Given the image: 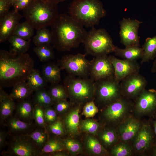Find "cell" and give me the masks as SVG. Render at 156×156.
Segmentation results:
<instances>
[{
  "instance_id": "53",
  "label": "cell",
  "mask_w": 156,
  "mask_h": 156,
  "mask_svg": "<svg viewBox=\"0 0 156 156\" xmlns=\"http://www.w3.org/2000/svg\"><path fill=\"white\" fill-rule=\"evenodd\" d=\"M153 155L154 156H156V145L154 146L153 151Z\"/></svg>"
},
{
  "instance_id": "28",
  "label": "cell",
  "mask_w": 156,
  "mask_h": 156,
  "mask_svg": "<svg viewBox=\"0 0 156 156\" xmlns=\"http://www.w3.org/2000/svg\"><path fill=\"white\" fill-rule=\"evenodd\" d=\"M40 151L47 141L49 133L47 130L37 127L30 133L26 135Z\"/></svg>"
},
{
  "instance_id": "35",
  "label": "cell",
  "mask_w": 156,
  "mask_h": 156,
  "mask_svg": "<svg viewBox=\"0 0 156 156\" xmlns=\"http://www.w3.org/2000/svg\"><path fill=\"white\" fill-rule=\"evenodd\" d=\"M34 29L26 21L19 23L16 26L13 35H16L25 40L31 39L34 33Z\"/></svg>"
},
{
  "instance_id": "6",
  "label": "cell",
  "mask_w": 156,
  "mask_h": 156,
  "mask_svg": "<svg viewBox=\"0 0 156 156\" xmlns=\"http://www.w3.org/2000/svg\"><path fill=\"white\" fill-rule=\"evenodd\" d=\"M86 54L95 57L114 52L116 47L110 35L105 29L94 27L88 32L83 43Z\"/></svg>"
},
{
  "instance_id": "26",
  "label": "cell",
  "mask_w": 156,
  "mask_h": 156,
  "mask_svg": "<svg viewBox=\"0 0 156 156\" xmlns=\"http://www.w3.org/2000/svg\"><path fill=\"white\" fill-rule=\"evenodd\" d=\"M114 53L115 55L123 59L137 60L142 58L143 51L142 47L139 46H129L124 49L116 46Z\"/></svg>"
},
{
  "instance_id": "13",
  "label": "cell",
  "mask_w": 156,
  "mask_h": 156,
  "mask_svg": "<svg viewBox=\"0 0 156 156\" xmlns=\"http://www.w3.org/2000/svg\"><path fill=\"white\" fill-rule=\"evenodd\" d=\"M147 83L146 79L139 73L131 75L120 82L122 95L130 100H135L145 89Z\"/></svg>"
},
{
  "instance_id": "17",
  "label": "cell",
  "mask_w": 156,
  "mask_h": 156,
  "mask_svg": "<svg viewBox=\"0 0 156 156\" xmlns=\"http://www.w3.org/2000/svg\"><path fill=\"white\" fill-rule=\"evenodd\" d=\"M153 139V133L150 125L147 122L142 123L133 139V150L140 153L146 152L151 147Z\"/></svg>"
},
{
  "instance_id": "27",
  "label": "cell",
  "mask_w": 156,
  "mask_h": 156,
  "mask_svg": "<svg viewBox=\"0 0 156 156\" xmlns=\"http://www.w3.org/2000/svg\"><path fill=\"white\" fill-rule=\"evenodd\" d=\"M31 40H26L12 35L8 40L10 44L9 51L16 54L25 53L29 48Z\"/></svg>"
},
{
  "instance_id": "54",
  "label": "cell",
  "mask_w": 156,
  "mask_h": 156,
  "mask_svg": "<svg viewBox=\"0 0 156 156\" xmlns=\"http://www.w3.org/2000/svg\"><path fill=\"white\" fill-rule=\"evenodd\" d=\"M9 0L10 1L11 3H12L13 6V3L16 0Z\"/></svg>"
},
{
  "instance_id": "47",
  "label": "cell",
  "mask_w": 156,
  "mask_h": 156,
  "mask_svg": "<svg viewBox=\"0 0 156 156\" xmlns=\"http://www.w3.org/2000/svg\"><path fill=\"white\" fill-rule=\"evenodd\" d=\"M12 5L9 0H0V18L9 12Z\"/></svg>"
},
{
  "instance_id": "37",
  "label": "cell",
  "mask_w": 156,
  "mask_h": 156,
  "mask_svg": "<svg viewBox=\"0 0 156 156\" xmlns=\"http://www.w3.org/2000/svg\"><path fill=\"white\" fill-rule=\"evenodd\" d=\"M133 147L128 142H121L112 147L111 154L114 156H129L133 151Z\"/></svg>"
},
{
  "instance_id": "10",
  "label": "cell",
  "mask_w": 156,
  "mask_h": 156,
  "mask_svg": "<svg viewBox=\"0 0 156 156\" xmlns=\"http://www.w3.org/2000/svg\"><path fill=\"white\" fill-rule=\"evenodd\" d=\"M8 148L2 152L5 156H38L39 151L26 135H11Z\"/></svg>"
},
{
  "instance_id": "4",
  "label": "cell",
  "mask_w": 156,
  "mask_h": 156,
  "mask_svg": "<svg viewBox=\"0 0 156 156\" xmlns=\"http://www.w3.org/2000/svg\"><path fill=\"white\" fill-rule=\"evenodd\" d=\"M23 11L26 21L37 30L50 26L59 14L57 4L45 0H33Z\"/></svg>"
},
{
  "instance_id": "42",
  "label": "cell",
  "mask_w": 156,
  "mask_h": 156,
  "mask_svg": "<svg viewBox=\"0 0 156 156\" xmlns=\"http://www.w3.org/2000/svg\"><path fill=\"white\" fill-rule=\"evenodd\" d=\"M33 118L37 127L47 129L45 121L44 108L38 105H34Z\"/></svg>"
},
{
  "instance_id": "8",
  "label": "cell",
  "mask_w": 156,
  "mask_h": 156,
  "mask_svg": "<svg viewBox=\"0 0 156 156\" xmlns=\"http://www.w3.org/2000/svg\"><path fill=\"white\" fill-rule=\"evenodd\" d=\"M133 105L131 100L122 96L105 107L101 118L106 124L118 125L129 115Z\"/></svg>"
},
{
  "instance_id": "25",
  "label": "cell",
  "mask_w": 156,
  "mask_h": 156,
  "mask_svg": "<svg viewBox=\"0 0 156 156\" xmlns=\"http://www.w3.org/2000/svg\"><path fill=\"white\" fill-rule=\"evenodd\" d=\"M85 147L90 154L96 156L108 154V152L102 145L98 139L93 135L88 134L85 136L83 140Z\"/></svg>"
},
{
  "instance_id": "12",
  "label": "cell",
  "mask_w": 156,
  "mask_h": 156,
  "mask_svg": "<svg viewBox=\"0 0 156 156\" xmlns=\"http://www.w3.org/2000/svg\"><path fill=\"white\" fill-rule=\"evenodd\" d=\"M89 76L94 82L114 77V68L108 56L95 57L90 61Z\"/></svg>"
},
{
  "instance_id": "38",
  "label": "cell",
  "mask_w": 156,
  "mask_h": 156,
  "mask_svg": "<svg viewBox=\"0 0 156 156\" xmlns=\"http://www.w3.org/2000/svg\"><path fill=\"white\" fill-rule=\"evenodd\" d=\"M101 127V125L96 121L87 118L80 122L79 128L82 131L95 135H97Z\"/></svg>"
},
{
  "instance_id": "23",
  "label": "cell",
  "mask_w": 156,
  "mask_h": 156,
  "mask_svg": "<svg viewBox=\"0 0 156 156\" xmlns=\"http://www.w3.org/2000/svg\"><path fill=\"white\" fill-rule=\"evenodd\" d=\"M97 135L99 140L105 148L112 147L120 139L117 129L113 126L101 128Z\"/></svg>"
},
{
  "instance_id": "36",
  "label": "cell",
  "mask_w": 156,
  "mask_h": 156,
  "mask_svg": "<svg viewBox=\"0 0 156 156\" xmlns=\"http://www.w3.org/2000/svg\"><path fill=\"white\" fill-rule=\"evenodd\" d=\"M33 50L40 60L42 62H48L55 58L53 48L51 45L36 46Z\"/></svg>"
},
{
  "instance_id": "11",
  "label": "cell",
  "mask_w": 156,
  "mask_h": 156,
  "mask_svg": "<svg viewBox=\"0 0 156 156\" xmlns=\"http://www.w3.org/2000/svg\"><path fill=\"white\" fill-rule=\"evenodd\" d=\"M142 22L129 18H123L119 22L120 41L125 47H140L138 29Z\"/></svg>"
},
{
  "instance_id": "19",
  "label": "cell",
  "mask_w": 156,
  "mask_h": 156,
  "mask_svg": "<svg viewBox=\"0 0 156 156\" xmlns=\"http://www.w3.org/2000/svg\"><path fill=\"white\" fill-rule=\"evenodd\" d=\"M66 114L61 117L63 121L66 134L72 137L79 135V113L81 105L75 104Z\"/></svg>"
},
{
  "instance_id": "1",
  "label": "cell",
  "mask_w": 156,
  "mask_h": 156,
  "mask_svg": "<svg viewBox=\"0 0 156 156\" xmlns=\"http://www.w3.org/2000/svg\"><path fill=\"white\" fill-rule=\"evenodd\" d=\"M33 60L27 53L16 54L0 51V88L13 86L26 82L34 68Z\"/></svg>"
},
{
  "instance_id": "5",
  "label": "cell",
  "mask_w": 156,
  "mask_h": 156,
  "mask_svg": "<svg viewBox=\"0 0 156 156\" xmlns=\"http://www.w3.org/2000/svg\"><path fill=\"white\" fill-rule=\"evenodd\" d=\"M64 85L67 90L70 101L74 104L82 106L87 102L94 100V82L90 78L69 75L65 77Z\"/></svg>"
},
{
  "instance_id": "40",
  "label": "cell",
  "mask_w": 156,
  "mask_h": 156,
  "mask_svg": "<svg viewBox=\"0 0 156 156\" xmlns=\"http://www.w3.org/2000/svg\"><path fill=\"white\" fill-rule=\"evenodd\" d=\"M62 144L69 154L76 155L82 152L81 144L78 141L71 138L62 139Z\"/></svg>"
},
{
  "instance_id": "3",
  "label": "cell",
  "mask_w": 156,
  "mask_h": 156,
  "mask_svg": "<svg viewBox=\"0 0 156 156\" xmlns=\"http://www.w3.org/2000/svg\"><path fill=\"white\" fill-rule=\"evenodd\" d=\"M68 12L73 18L83 26L91 28L98 25L106 14L100 0H75Z\"/></svg>"
},
{
  "instance_id": "9",
  "label": "cell",
  "mask_w": 156,
  "mask_h": 156,
  "mask_svg": "<svg viewBox=\"0 0 156 156\" xmlns=\"http://www.w3.org/2000/svg\"><path fill=\"white\" fill-rule=\"evenodd\" d=\"M86 54L65 55L57 62L61 69L66 70L69 75L82 78L89 76L90 61L86 57Z\"/></svg>"
},
{
  "instance_id": "15",
  "label": "cell",
  "mask_w": 156,
  "mask_h": 156,
  "mask_svg": "<svg viewBox=\"0 0 156 156\" xmlns=\"http://www.w3.org/2000/svg\"><path fill=\"white\" fill-rule=\"evenodd\" d=\"M108 56L114 68L115 78L119 82L128 76L139 73L140 67L137 60L120 59L114 55Z\"/></svg>"
},
{
  "instance_id": "31",
  "label": "cell",
  "mask_w": 156,
  "mask_h": 156,
  "mask_svg": "<svg viewBox=\"0 0 156 156\" xmlns=\"http://www.w3.org/2000/svg\"><path fill=\"white\" fill-rule=\"evenodd\" d=\"M26 81L33 92L45 88L47 83L42 73L34 68L30 73Z\"/></svg>"
},
{
  "instance_id": "24",
  "label": "cell",
  "mask_w": 156,
  "mask_h": 156,
  "mask_svg": "<svg viewBox=\"0 0 156 156\" xmlns=\"http://www.w3.org/2000/svg\"><path fill=\"white\" fill-rule=\"evenodd\" d=\"M61 70L57 63L48 62L42 65L41 73L47 83L53 85L60 81Z\"/></svg>"
},
{
  "instance_id": "2",
  "label": "cell",
  "mask_w": 156,
  "mask_h": 156,
  "mask_svg": "<svg viewBox=\"0 0 156 156\" xmlns=\"http://www.w3.org/2000/svg\"><path fill=\"white\" fill-rule=\"evenodd\" d=\"M53 47L59 51H69L83 43L87 32L69 15L59 14L50 25Z\"/></svg>"
},
{
  "instance_id": "46",
  "label": "cell",
  "mask_w": 156,
  "mask_h": 156,
  "mask_svg": "<svg viewBox=\"0 0 156 156\" xmlns=\"http://www.w3.org/2000/svg\"><path fill=\"white\" fill-rule=\"evenodd\" d=\"M33 0H16L12 6L14 10L16 12L23 10Z\"/></svg>"
},
{
  "instance_id": "16",
  "label": "cell",
  "mask_w": 156,
  "mask_h": 156,
  "mask_svg": "<svg viewBox=\"0 0 156 156\" xmlns=\"http://www.w3.org/2000/svg\"><path fill=\"white\" fill-rule=\"evenodd\" d=\"M142 124L138 119L129 115L118 124L117 128L121 141L128 143L133 140Z\"/></svg>"
},
{
  "instance_id": "39",
  "label": "cell",
  "mask_w": 156,
  "mask_h": 156,
  "mask_svg": "<svg viewBox=\"0 0 156 156\" xmlns=\"http://www.w3.org/2000/svg\"><path fill=\"white\" fill-rule=\"evenodd\" d=\"M49 90L54 103L62 100L66 99L68 97L67 91L64 85L58 83L51 85Z\"/></svg>"
},
{
  "instance_id": "51",
  "label": "cell",
  "mask_w": 156,
  "mask_h": 156,
  "mask_svg": "<svg viewBox=\"0 0 156 156\" xmlns=\"http://www.w3.org/2000/svg\"><path fill=\"white\" fill-rule=\"evenodd\" d=\"M47 1L51 2L56 4L64 1L66 0H45Z\"/></svg>"
},
{
  "instance_id": "45",
  "label": "cell",
  "mask_w": 156,
  "mask_h": 156,
  "mask_svg": "<svg viewBox=\"0 0 156 156\" xmlns=\"http://www.w3.org/2000/svg\"><path fill=\"white\" fill-rule=\"evenodd\" d=\"M44 115L45 121L46 125L54 122L60 117L52 106L44 109Z\"/></svg>"
},
{
  "instance_id": "14",
  "label": "cell",
  "mask_w": 156,
  "mask_h": 156,
  "mask_svg": "<svg viewBox=\"0 0 156 156\" xmlns=\"http://www.w3.org/2000/svg\"><path fill=\"white\" fill-rule=\"evenodd\" d=\"M135 100L133 108L136 115L141 116L150 114L156 109V90L145 89Z\"/></svg>"
},
{
  "instance_id": "22",
  "label": "cell",
  "mask_w": 156,
  "mask_h": 156,
  "mask_svg": "<svg viewBox=\"0 0 156 156\" xmlns=\"http://www.w3.org/2000/svg\"><path fill=\"white\" fill-rule=\"evenodd\" d=\"M34 105L27 99L17 102L13 115L24 122L33 123V115Z\"/></svg>"
},
{
  "instance_id": "41",
  "label": "cell",
  "mask_w": 156,
  "mask_h": 156,
  "mask_svg": "<svg viewBox=\"0 0 156 156\" xmlns=\"http://www.w3.org/2000/svg\"><path fill=\"white\" fill-rule=\"evenodd\" d=\"M49 133L61 138L66 134L63 121L61 117L54 122L46 125Z\"/></svg>"
},
{
  "instance_id": "32",
  "label": "cell",
  "mask_w": 156,
  "mask_h": 156,
  "mask_svg": "<svg viewBox=\"0 0 156 156\" xmlns=\"http://www.w3.org/2000/svg\"><path fill=\"white\" fill-rule=\"evenodd\" d=\"M35 92L33 103L44 109L53 105L54 102L49 90L44 88Z\"/></svg>"
},
{
  "instance_id": "29",
  "label": "cell",
  "mask_w": 156,
  "mask_h": 156,
  "mask_svg": "<svg viewBox=\"0 0 156 156\" xmlns=\"http://www.w3.org/2000/svg\"><path fill=\"white\" fill-rule=\"evenodd\" d=\"M65 150H66L62 144V138L49 135L47 141L40 151L39 156H45L48 154Z\"/></svg>"
},
{
  "instance_id": "43",
  "label": "cell",
  "mask_w": 156,
  "mask_h": 156,
  "mask_svg": "<svg viewBox=\"0 0 156 156\" xmlns=\"http://www.w3.org/2000/svg\"><path fill=\"white\" fill-rule=\"evenodd\" d=\"M75 105L71 101L66 99L62 100L54 103L53 108L59 116L61 117L66 114Z\"/></svg>"
},
{
  "instance_id": "7",
  "label": "cell",
  "mask_w": 156,
  "mask_h": 156,
  "mask_svg": "<svg viewBox=\"0 0 156 156\" xmlns=\"http://www.w3.org/2000/svg\"><path fill=\"white\" fill-rule=\"evenodd\" d=\"M94 100L99 105L105 107L122 96L120 82L115 77L94 81Z\"/></svg>"
},
{
  "instance_id": "21",
  "label": "cell",
  "mask_w": 156,
  "mask_h": 156,
  "mask_svg": "<svg viewBox=\"0 0 156 156\" xmlns=\"http://www.w3.org/2000/svg\"><path fill=\"white\" fill-rule=\"evenodd\" d=\"M16 104L10 95L0 88V122L1 125L7 118L13 115Z\"/></svg>"
},
{
  "instance_id": "33",
  "label": "cell",
  "mask_w": 156,
  "mask_h": 156,
  "mask_svg": "<svg viewBox=\"0 0 156 156\" xmlns=\"http://www.w3.org/2000/svg\"><path fill=\"white\" fill-rule=\"evenodd\" d=\"M33 92L26 81L14 86L10 95L13 99L18 102L27 99Z\"/></svg>"
},
{
  "instance_id": "20",
  "label": "cell",
  "mask_w": 156,
  "mask_h": 156,
  "mask_svg": "<svg viewBox=\"0 0 156 156\" xmlns=\"http://www.w3.org/2000/svg\"><path fill=\"white\" fill-rule=\"evenodd\" d=\"M2 125L8 128V133L10 135H27L37 127L35 123L24 122L13 115L7 118Z\"/></svg>"
},
{
  "instance_id": "34",
  "label": "cell",
  "mask_w": 156,
  "mask_h": 156,
  "mask_svg": "<svg viewBox=\"0 0 156 156\" xmlns=\"http://www.w3.org/2000/svg\"><path fill=\"white\" fill-rule=\"evenodd\" d=\"M33 41L36 46L53 44V38L51 31L46 27L37 30L36 34L33 38Z\"/></svg>"
},
{
  "instance_id": "50",
  "label": "cell",
  "mask_w": 156,
  "mask_h": 156,
  "mask_svg": "<svg viewBox=\"0 0 156 156\" xmlns=\"http://www.w3.org/2000/svg\"><path fill=\"white\" fill-rule=\"evenodd\" d=\"M154 59L151 69V72L152 73H156V56Z\"/></svg>"
},
{
  "instance_id": "49",
  "label": "cell",
  "mask_w": 156,
  "mask_h": 156,
  "mask_svg": "<svg viewBox=\"0 0 156 156\" xmlns=\"http://www.w3.org/2000/svg\"><path fill=\"white\" fill-rule=\"evenodd\" d=\"M69 153L66 150L60 151L53 153L47 154L45 156H67L69 155Z\"/></svg>"
},
{
  "instance_id": "30",
  "label": "cell",
  "mask_w": 156,
  "mask_h": 156,
  "mask_svg": "<svg viewBox=\"0 0 156 156\" xmlns=\"http://www.w3.org/2000/svg\"><path fill=\"white\" fill-rule=\"evenodd\" d=\"M142 48L143 53L141 63H148L153 60L156 56V35L147 38Z\"/></svg>"
},
{
  "instance_id": "48",
  "label": "cell",
  "mask_w": 156,
  "mask_h": 156,
  "mask_svg": "<svg viewBox=\"0 0 156 156\" xmlns=\"http://www.w3.org/2000/svg\"><path fill=\"white\" fill-rule=\"evenodd\" d=\"M8 132L0 130V150L1 151L8 144V143L6 141V138L8 134Z\"/></svg>"
},
{
  "instance_id": "18",
  "label": "cell",
  "mask_w": 156,
  "mask_h": 156,
  "mask_svg": "<svg viewBox=\"0 0 156 156\" xmlns=\"http://www.w3.org/2000/svg\"><path fill=\"white\" fill-rule=\"evenodd\" d=\"M18 12L14 10L9 11L0 18V42L8 40L13 33L21 18L23 17Z\"/></svg>"
},
{
  "instance_id": "52",
  "label": "cell",
  "mask_w": 156,
  "mask_h": 156,
  "mask_svg": "<svg viewBox=\"0 0 156 156\" xmlns=\"http://www.w3.org/2000/svg\"><path fill=\"white\" fill-rule=\"evenodd\" d=\"M153 126L154 132L156 136V120L153 122Z\"/></svg>"
},
{
  "instance_id": "44",
  "label": "cell",
  "mask_w": 156,
  "mask_h": 156,
  "mask_svg": "<svg viewBox=\"0 0 156 156\" xmlns=\"http://www.w3.org/2000/svg\"><path fill=\"white\" fill-rule=\"evenodd\" d=\"M83 114L87 118L94 116L98 112V109L94 101L87 102L84 105Z\"/></svg>"
}]
</instances>
